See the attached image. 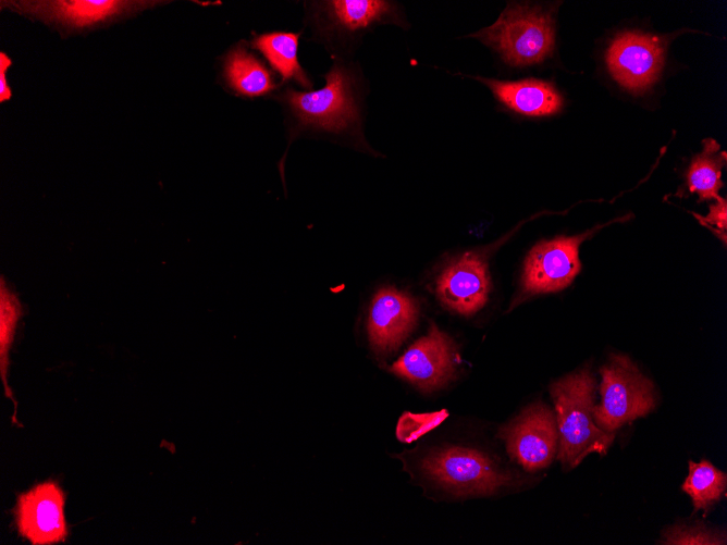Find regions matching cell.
I'll list each match as a JSON object with an SVG mask.
<instances>
[{
    "label": "cell",
    "instance_id": "obj_1",
    "mask_svg": "<svg viewBox=\"0 0 727 545\" xmlns=\"http://www.w3.org/2000/svg\"><path fill=\"white\" fill-rule=\"evenodd\" d=\"M595 381L588 369L566 375L550 387L556 410L557 458L572 469L590 454L605 455L615 434L601 429L593 417Z\"/></svg>",
    "mask_w": 727,
    "mask_h": 545
},
{
    "label": "cell",
    "instance_id": "obj_2",
    "mask_svg": "<svg viewBox=\"0 0 727 545\" xmlns=\"http://www.w3.org/2000/svg\"><path fill=\"white\" fill-rule=\"evenodd\" d=\"M470 37L495 49L510 65H531L553 52L554 21L550 12L539 7L509 3L494 24Z\"/></svg>",
    "mask_w": 727,
    "mask_h": 545
},
{
    "label": "cell",
    "instance_id": "obj_3",
    "mask_svg": "<svg viewBox=\"0 0 727 545\" xmlns=\"http://www.w3.org/2000/svg\"><path fill=\"white\" fill-rule=\"evenodd\" d=\"M601 376L602 399L594 406L593 417L604 431L614 432L653 410V384L628 357L611 355L601 369Z\"/></svg>",
    "mask_w": 727,
    "mask_h": 545
},
{
    "label": "cell",
    "instance_id": "obj_4",
    "mask_svg": "<svg viewBox=\"0 0 727 545\" xmlns=\"http://www.w3.org/2000/svg\"><path fill=\"white\" fill-rule=\"evenodd\" d=\"M423 474L456 496L492 495L513 482L491 458L464 447L435 449L421 461Z\"/></svg>",
    "mask_w": 727,
    "mask_h": 545
},
{
    "label": "cell",
    "instance_id": "obj_5",
    "mask_svg": "<svg viewBox=\"0 0 727 545\" xmlns=\"http://www.w3.org/2000/svg\"><path fill=\"white\" fill-rule=\"evenodd\" d=\"M286 102L301 125L338 132L354 124L358 108L350 73L335 64L325 75V85L319 90H288Z\"/></svg>",
    "mask_w": 727,
    "mask_h": 545
},
{
    "label": "cell",
    "instance_id": "obj_6",
    "mask_svg": "<svg viewBox=\"0 0 727 545\" xmlns=\"http://www.w3.org/2000/svg\"><path fill=\"white\" fill-rule=\"evenodd\" d=\"M507 453L527 471L546 468L557 456L558 431L551 409L535 404L500 431Z\"/></svg>",
    "mask_w": 727,
    "mask_h": 545
},
{
    "label": "cell",
    "instance_id": "obj_7",
    "mask_svg": "<svg viewBox=\"0 0 727 545\" xmlns=\"http://www.w3.org/2000/svg\"><path fill=\"white\" fill-rule=\"evenodd\" d=\"M596 228L578 236H562L538 243L525 261L522 293L537 295L567 287L581 269L579 246Z\"/></svg>",
    "mask_w": 727,
    "mask_h": 545
},
{
    "label": "cell",
    "instance_id": "obj_8",
    "mask_svg": "<svg viewBox=\"0 0 727 545\" xmlns=\"http://www.w3.org/2000/svg\"><path fill=\"white\" fill-rule=\"evenodd\" d=\"M665 47L658 37L640 32L618 35L606 52L607 67L615 80L631 92H643L660 77Z\"/></svg>",
    "mask_w": 727,
    "mask_h": 545
},
{
    "label": "cell",
    "instance_id": "obj_9",
    "mask_svg": "<svg viewBox=\"0 0 727 545\" xmlns=\"http://www.w3.org/2000/svg\"><path fill=\"white\" fill-rule=\"evenodd\" d=\"M458 362L453 339L432 323L427 335L416 340L389 370L422 391L443 386Z\"/></svg>",
    "mask_w": 727,
    "mask_h": 545
},
{
    "label": "cell",
    "instance_id": "obj_10",
    "mask_svg": "<svg viewBox=\"0 0 727 545\" xmlns=\"http://www.w3.org/2000/svg\"><path fill=\"white\" fill-rule=\"evenodd\" d=\"M64 504V493L53 481L37 484L21 494L15 506L20 534L33 545L64 542L67 536Z\"/></svg>",
    "mask_w": 727,
    "mask_h": 545
},
{
    "label": "cell",
    "instance_id": "obj_11",
    "mask_svg": "<svg viewBox=\"0 0 727 545\" xmlns=\"http://www.w3.org/2000/svg\"><path fill=\"white\" fill-rule=\"evenodd\" d=\"M490 288L486 262L476 252H466L452 260L435 283L441 304L463 315L478 312L485 305Z\"/></svg>",
    "mask_w": 727,
    "mask_h": 545
},
{
    "label": "cell",
    "instance_id": "obj_12",
    "mask_svg": "<svg viewBox=\"0 0 727 545\" xmlns=\"http://www.w3.org/2000/svg\"><path fill=\"white\" fill-rule=\"evenodd\" d=\"M417 301L394 287L379 289L371 301L368 317V336L379 355L394 351L415 327L418 318Z\"/></svg>",
    "mask_w": 727,
    "mask_h": 545
},
{
    "label": "cell",
    "instance_id": "obj_13",
    "mask_svg": "<svg viewBox=\"0 0 727 545\" xmlns=\"http://www.w3.org/2000/svg\"><path fill=\"white\" fill-rule=\"evenodd\" d=\"M138 3L116 0L14 2V9L69 27H86L112 18Z\"/></svg>",
    "mask_w": 727,
    "mask_h": 545
},
{
    "label": "cell",
    "instance_id": "obj_14",
    "mask_svg": "<svg viewBox=\"0 0 727 545\" xmlns=\"http://www.w3.org/2000/svg\"><path fill=\"white\" fill-rule=\"evenodd\" d=\"M476 78L489 86L502 103L526 116L555 114L563 107L560 94L546 80L527 78L510 82L479 76Z\"/></svg>",
    "mask_w": 727,
    "mask_h": 545
},
{
    "label": "cell",
    "instance_id": "obj_15",
    "mask_svg": "<svg viewBox=\"0 0 727 545\" xmlns=\"http://www.w3.org/2000/svg\"><path fill=\"white\" fill-rule=\"evenodd\" d=\"M726 160V152L720 150L716 140H703V149L693 157L686 175L688 190L697 193L700 201L719 197L718 191L723 186L722 169Z\"/></svg>",
    "mask_w": 727,
    "mask_h": 545
},
{
    "label": "cell",
    "instance_id": "obj_16",
    "mask_svg": "<svg viewBox=\"0 0 727 545\" xmlns=\"http://www.w3.org/2000/svg\"><path fill=\"white\" fill-rule=\"evenodd\" d=\"M225 77L236 92L246 97L261 96L274 88L268 69L241 47L232 50L227 55Z\"/></svg>",
    "mask_w": 727,
    "mask_h": 545
},
{
    "label": "cell",
    "instance_id": "obj_17",
    "mask_svg": "<svg viewBox=\"0 0 727 545\" xmlns=\"http://www.w3.org/2000/svg\"><path fill=\"white\" fill-rule=\"evenodd\" d=\"M252 45L269 60L284 79L294 78L306 88L311 86L297 59V34L267 33L256 37Z\"/></svg>",
    "mask_w": 727,
    "mask_h": 545
},
{
    "label": "cell",
    "instance_id": "obj_18",
    "mask_svg": "<svg viewBox=\"0 0 727 545\" xmlns=\"http://www.w3.org/2000/svg\"><path fill=\"white\" fill-rule=\"evenodd\" d=\"M324 3L329 18L347 30L366 28L394 13V5L389 1L335 0Z\"/></svg>",
    "mask_w": 727,
    "mask_h": 545
},
{
    "label": "cell",
    "instance_id": "obj_19",
    "mask_svg": "<svg viewBox=\"0 0 727 545\" xmlns=\"http://www.w3.org/2000/svg\"><path fill=\"white\" fill-rule=\"evenodd\" d=\"M726 484V474L710 461H690L682 491L691 497L694 511H706L724 495Z\"/></svg>",
    "mask_w": 727,
    "mask_h": 545
},
{
    "label": "cell",
    "instance_id": "obj_20",
    "mask_svg": "<svg viewBox=\"0 0 727 545\" xmlns=\"http://www.w3.org/2000/svg\"><path fill=\"white\" fill-rule=\"evenodd\" d=\"M23 310L20 299L13 290L9 288L3 276L0 278V375L3 383L5 396H8L15 406L11 388L8 383V371L10 363V350L14 342L17 322L22 317Z\"/></svg>",
    "mask_w": 727,
    "mask_h": 545
},
{
    "label": "cell",
    "instance_id": "obj_21",
    "mask_svg": "<svg viewBox=\"0 0 727 545\" xmlns=\"http://www.w3.org/2000/svg\"><path fill=\"white\" fill-rule=\"evenodd\" d=\"M661 543L668 545H718L726 544V535L703 525L678 524L667 529Z\"/></svg>",
    "mask_w": 727,
    "mask_h": 545
},
{
    "label": "cell",
    "instance_id": "obj_22",
    "mask_svg": "<svg viewBox=\"0 0 727 545\" xmlns=\"http://www.w3.org/2000/svg\"><path fill=\"white\" fill-rule=\"evenodd\" d=\"M727 205L726 199L720 196L715 199V202L710 206V212L706 216L701 218L704 223L716 225L725 234L727 228Z\"/></svg>",
    "mask_w": 727,
    "mask_h": 545
},
{
    "label": "cell",
    "instance_id": "obj_23",
    "mask_svg": "<svg viewBox=\"0 0 727 545\" xmlns=\"http://www.w3.org/2000/svg\"><path fill=\"white\" fill-rule=\"evenodd\" d=\"M11 64V60L1 52L0 54V101L9 100L11 97V89L5 80V71Z\"/></svg>",
    "mask_w": 727,
    "mask_h": 545
}]
</instances>
